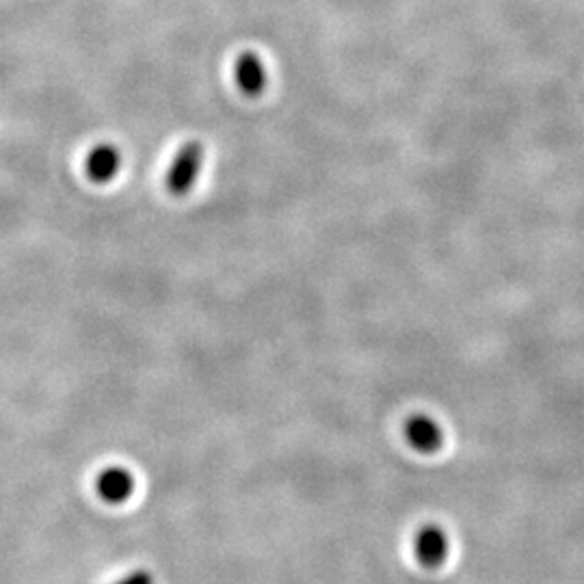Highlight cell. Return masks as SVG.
Returning a JSON list of instances; mask_svg holds the SVG:
<instances>
[{
	"instance_id": "obj_5",
	"label": "cell",
	"mask_w": 584,
	"mask_h": 584,
	"mask_svg": "<svg viewBox=\"0 0 584 584\" xmlns=\"http://www.w3.org/2000/svg\"><path fill=\"white\" fill-rule=\"evenodd\" d=\"M119 167H122V154L111 143H100L85 158V174L91 182L106 184L111 182Z\"/></svg>"
},
{
	"instance_id": "obj_3",
	"label": "cell",
	"mask_w": 584,
	"mask_h": 584,
	"mask_svg": "<svg viewBox=\"0 0 584 584\" xmlns=\"http://www.w3.org/2000/svg\"><path fill=\"white\" fill-rule=\"evenodd\" d=\"M414 554L418 563L427 569L444 565L448 556V539L444 530L435 524L422 526L414 539Z\"/></svg>"
},
{
	"instance_id": "obj_6",
	"label": "cell",
	"mask_w": 584,
	"mask_h": 584,
	"mask_svg": "<svg viewBox=\"0 0 584 584\" xmlns=\"http://www.w3.org/2000/svg\"><path fill=\"white\" fill-rule=\"evenodd\" d=\"M98 496L109 504L126 502L135 491V479L124 468H106L96 481Z\"/></svg>"
},
{
	"instance_id": "obj_1",
	"label": "cell",
	"mask_w": 584,
	"mask_h": 584,
	"mask_svg": "<svg viewBox=\"0 0 584 584\" xmlns=\"http://www.w3.org/2000/svg\"><path fill=\"white\" fill-rule=\"evenodd\" d=\"M204 165V145L199 141L184 143L167 171V189L171 195H189Z\"/></svg>"
},
{
	"instance_id": "obj_7",
	"label": "cell",
	"mask_w": 584,
	"mask_h": 584,
	"mask_svg": "<svg viewBox=\"0 0 584 584\" xmlns=\"http://www.w3.org/2000/svg\"><path fill=\"white\" fill-rule=\"evenodd\" d=\"M115 584H154V576L148 572V569H137V572L128 574L126 578H122Z\"/></svg>"
},
{
	"instance_id": "obj_4",
	"label": "cell",
	"mask_w": 584,
	"mask_h": 584,
	"mask_svg": "<svg viewBox=\"0 0 584 584\" xmlns=\"http://www.w3.org/2000/svg\"><path fill=\"white\" fill-rule=\"evenodd\" d=\"M405 437L418 453L433 455L444 444L442 427L433 418L424 414H414L405 422Z\"/></svg>"
},
{
	"instance_id": "obj_2",
	"label": "cell",
	"mask_w": 584,
	"mask_h": 584,
	"mask_svg": "<svg viewBox=\"0 0 584 584\" xmlns=\"http://www.w3.org/2000/svg\"><path fill=\"white\" fill-rule=\"evenodd\" d=\"M234 81L241 89V94L247 98H258L264 94L269 83L267 63L254 50H245L241 57L234 63Z\"/></svg>"
}]
</instances>
